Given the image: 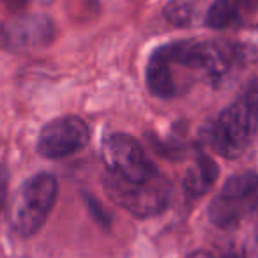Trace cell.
I'll list each match as a JSON object with an SVG mask.
<instances>
[{
    "mask_svg": "<svg viewBox=\"0 0 258 258\" xmlns=\"http://www.w3.org/2000/svg\"><path fill=\"white\" fill-rule=\"evenodd\" d=\"M232 64V51L218 41H177L159 46L147 64V87L152 96L172 99L177 96L173 73L184 69L189 76L202 80L221 78Z\"/></svg>",
    "mask_w": 258,
    "mask_h": 258,
    "instance_id": "6da1fadb",
    "label": "cell"
},
{
    "mask_svg": "<svg viewBox=\"0 0 258 258\" xmlns=\"http://www.w3.org/2000/svg\"><path fill=\"white\" fill-rule=\"evenodd\" d=\"M256 127L258 82H254L216 118L211 129L212 147L223 158L237 159L249 147Z\"/></svg>",
    "mask_w": 258,
    "mask_h": 258,
    "instance_id": "7a4b0ae2",
    "label": "cell"
},
{
    "mask_svg": "<svg viewBox=\"0 0 258 258\" xmlns=\"http://www.w3.org/2000/svg\"><path fill=\"white\" fill-rule=\"evenodd\" d=\"M57 193V179L50 173H37L27 179L9 209L11 228L22 237L39 232L53 209Z\"/></svg>",
    "mask_w": 258,
    "mask_h": 258,
    "instance_id": "3957f363",
    "label": "cell"
},
{
    "mask_svg": "<svg viewBox=\"0 0 258 258\" xmlns=\"http://www.w3.org/2000/svg\"><path fill=\"white\" fill-rule=\"evenodd\" d=\"M104 189L118 207L137 218L156 216L165 211L170 204V184L161 173L144 182H127L106 173Z\"/></svg>",
    "mask_w": 258,
    "mask_h": 258,
    "instance_id": "277c9868",
    "label": "cell"
},
{
    "mask_svg": "<svg viewBox=\"0 0 258 258\" xmlns=\"http://www.w3.org/2000/svg\"><path fill=\"white\" fill-rule=\"evenodd\" d=\"M258 211V175L239 173L225 182L209 204V219L218 228H233L244 218Z\"/></svg>",
    "mask_w": 258,
    "mask_h": 258,
    "instance_id": "5b68a950",
    "label": "cell"
},
{
    "mask_svg": "<svg viewBox=\"0 0 258 258\" xmlns=\"http://www.w3.org/2000/svg\"><path fill=\"white\" fill-rule=\"evenodd\" d=\"M101 158L108 173L127 182H144L159 173L142 145L124 133H113L104 138Z\"/></svg>",
    "mask_w": 258,
    "mask_h": 258,
    "instance_id": "8992f818",
    "label": "cell"
},
{
    "mask_svg": "<svg viewBox=\"0 0 258 258\" xmlns=\"http://www.w3.org/2000/svg\"><path fill=\"white\" fill-rule=\"evenodd\" d=\"M90 140V129L76 115L53 118L41 129L37 152L48 159H62L82 151Z\"/></svg>",
    "mask_w": 258,
    "mask_h": 258,
    "instance_id": "52a82bcc",
    "label": "cell"
},
{
    "mask_svg": "<svg viewBox=\"0 0 258 258\" xmlns=\"http://www.w3.org/2000/svg\"><path fill=\"white\" fill-rule=\"evenodd\" d=\"M51 37V23L43 16H20L0 25V48L27 50L41 46Z\"/></svg>",
    "mask_w": 258,
    "mask_h": 258,
    "instance_id": "ba28073f",
    "label": "cell"
},
{
    "mask_svg": "<svg viewBox=\"0 0 258 258\" xmlns=\"http://www.w3.org/2000/svg\"><path fill=\"white\" fill-rule=\"evenodd\" d=\"M218 175L219 168L214 163V159L205 154H200L197 156L193 165L187 168L186 177H184V189L193 198H198L211 191V187L218 180Z\"/></svg>",
    "mask_w": 258,
    "mask_h": 258,
    "instance_id": "9c48e42d",
    "label": "cell"
},
{
    "mask_svg": "<svg viewBox=\"0 0 258 258\" xmlns=\"http://www.w3.org/2000/svg\"><path fill=\"white\" fill-rule=\"evenodd\" d=\"M237 18L235 0H216L205 15V25L211 29H225Z\"/></svg>",
    "mask_w": 258,
    "mask_h": 258,
    "instance_id": "30bf717a",
    "label": "cell"
},
{
    "mask_svg": "<svg viewBox=\"0 0 258 258\" xmlns=\"http://www.w3.org/2000/svg\"><path fill=\"white\" fill-rule=\"evenodd\" d=\"M244 258H258V219L254 223L249 239L244 244Z\"/></svg>",
    "mask_w": 258,
    "mask_h": 258,
    "instance_id": "8fae6325",
    "label": "cell"
},
{
    "mask_svg": "<svg viewBox=\"0 0 258 258\" xmlns=\"http://www.w3.org/2000/svg\"><path fill=\"white\" fill-rule=\"evenodd\" d=\"M8 186H9V173L4 166H0V212L4 209L6 198H8Z\"/></svg>",
    "mask_w": 258,
    "mask_h": 258,
    "instance_id": "7c38bea8",
    "label": "cell"
},
{
    "mask_svg": "<svg viewBox=\"0 0 258 258\" xmlns=\"http://www.w3.org/2000/svg\"><path fill=\"white\" fill-rule=\"evenodd\" d=\"M2 4L6 6V8H9V9H18V8H22L23 4H25V0H0Z\"/></svg>",
    "mask_w": 258,
    "mask_h": 258,
    "instance_id": "4fadbf2b",
    "label": "cell"
},
{
    "mask_svg": "<svg viewBox=\"0 0 258 258\" xmlns=\"http://www.w3.org/2000/svg\"><path fill=\"white\" fill-rule=\"evenodd\" d=\"M187 258H214L211 253H207V251H195V253H191Z\"/></svg>",
    "mask_w": 258,
    "mask_h": 258,
    "instance_id": "5bb4252c",
    "label": "cell"
}]
</instances>
